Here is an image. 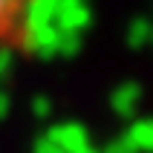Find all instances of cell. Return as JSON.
<instances>
[{
  "instance_id": "1",
  "label": "cell",
  "mask_w": 153,
  "mask_h": 153,
  "mask_svg": "<svg viewBox=\"0 0 153 153\" xmlns=\"http://www.w3.org/2000/svg\"><path fill=\"white\" fill-rule=\"evenodd\" d=\"M46 139H49L52 145H58L61 153H81V150L90 147V133H87V127H81L78 121H64V124L49 127Z\"/></svg>"
},
{
  "instance_id": "2",
  "label": "cell",
  "mask_w": 153,
  "mask_h": 153,
  "mask_svg": "<svg viewBox=\"0 0 153 153\" xmlns=\"http://www.w3.org/2000/svg\"><path fill=\"white\" fill-rule=\"evenodd\" d=\"M55 26L64 35H81V29L90 26V9L84 3H72V0L55 3Z\"/></svg>"
},
{
  "instance_id": "3",
  "label": "cell",
  "mask_w": 153,
  "mask_h": 153,
  "mask_svg": "<svg viewBox=\"0 0 153 153\" xmlns=\"http://www.w3.org/2000/svg\"><path fill=\"white\" fill-rule=\"evenodd\" d=\"M124 142L136 153H153V119H136L130 121Z\"/></svg>"
},
{
  "instance_id": "4",
  "label": "cell",
  "mask_w": 153,
  "mask_h": 153,
  "mask_svg": "<svg viewBox=\"0 0 153 153\" xmlns=\"http://www.w3.org/2000/svg\"><path fill=\"white\" fill-rule=\"evenodd\" d=\"M139 98H142V93H139V87H136V84H121L119 90L113 93L110 104H113V110L119 113V116L130 119V116L136 113V107H139Z\"/></svg>"
},
{
  "instance_id": "5",
  "label": "cell",
  "mask_w": 153,
  "mask_h": 153,
  "mask_svg": "<svg viewBox=\"0 0 153 153\" xmlns=\"http://www.w3.org/2000/svg\"><path fill=\"white\" fill-rule=\"evenodd\" d=\"M147 41H153V23L145 20V17L133 20L130 29H127V43L133 46V49H139V46H145Z\"/></svg>"
},
{
  "instance_id": "6",
  "label": "cell",
  "mask_w": 153,
  "mask_h": 153,
  "mask_svg": "<svg viewBox=\"0 0 153 153\" xmlns=\"http://www.w3.org/2000/svg\"><path fill=\"white\" fill-rule=\"evenodd\" d=\"M17 15H20V6H17V3H0V32L15 29L17 26Z\"/></svg>"
},
{
  "instance_id": "7",
  "label": "cell",
  "mask_w": 153,
  "mask_h": 153,
  "mask_svg": "<svg viewBox=\"0 0 153 153\" xmlns=\"http://www.w3.org/2000/svg\"><path fill=\"white\" fill-rule=\"evenodd\" d=\"M78 46H81V35H64L61 32V46H58V55H75Z\"/></svg>"
},
{
  "instance_id": "8",
  "label": "cell",
  "mask_w": 153,
  "mask_h": 153,
  "mask_svg": "<svg viewBox=\"0 0 153 153\" xmlns=\"http://www.w3.org/2000/svg\"><path fill=\"white\" fill-rule=\"evenodd\" d=\"M32 110H35V116L38 119H46V116H52V104H49V98H35L32 101Z\"/></svg>"
},
{
  "instance_id": "9",
  "label": "cell",
  "mask_w": 153,
  "mask_h": 153,
  "mask_svg": "<svg viewBox=\"0 0 153 153\" xmlns=\"http://www.w3.org/2000/svg\"><path fill=\"white\" fill-rule=\"evenodd\" d=\"M101 153H136V150H133V147H130L127 142H124V136H121V139H116L113 145H107Z\"/></svg>"
},
{
  "instance_id": "10",
  "label": "cell",
  "mask_w": 153,
  "mask_h": 153,
  "mask_svg": "<svg viewBox=\"0 0 153 153\" xmlns=\"http://www.w3.org/2000/svg\"><path fill=\"white\" fill-rule=\"evenodd\" d=\"M35 153H61V147H58V145H52L49 139L43 136V139H38V145H35Z\"/></svg>"
},
{
  "instance_id": "11",
  "label": "cell",
  "mask_w": 153,
  "mask_h": 153,
  "mask_svg": "<svg viewBox=\"0 0 153 153\" xmlns=\"http://www.w3.org/2000/svg\"><path fill=\"white\" fill-rule=\"evenodd\" d=\"M9 67H12V52L0 46V78L6 75V69H9Z\"/></svg>"
},
{
  "instance_id": "12",
  "label": "cell",
  "mask_w": 153,
  "mask_h": 153,
  "mask_svg": "<svg viewBox=\"0 0 153 153\" xmlns=\"http://www.w3.org/2000/svg\"><path fill=\"white\" fill-rule=\"evenodd\" d=\"M6 113H9V95H6V93H0V119H3Z\"/></svg>"
},
{
  "instance_id": "13",
  "label": "cell",
  "mask_w": 153,
  "mask_h": 153,
  "mask_svg": "<svg viewBox=\"0 0 153 153\" xmlns=\"http://www.w3.org/2000/svg\"><path fill=\"white\" fill-rule=\"evenodd\" d=\"M81 153H101V150H95V147H87V150H81Z\"/></svg>"
}]
</instances>
